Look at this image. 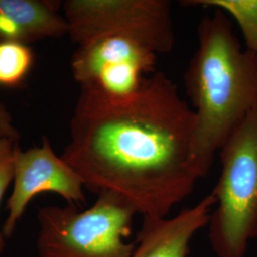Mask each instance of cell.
<instances>
[{
  "label": "cell",
  "mask_w": 257,
  "mask_h": 257,
  "mask_svg": "<svg viewBox=\"0 0 257 257\" xmlns=\"http://www.w3.org/2000/svg\"><path fill=\"white\" fill-rule=\"evenodd\" d=\"M61 157L97 195L116 194L142 217H167L203 178L195 115L163 72L127 100L81 90Z\"/></svg>",
  "instance_id": "cell-1"
},
{
  "label": "cell",
  "mask_w": 257,
  "mask_h": 257,
  "mask_svg": "<svg viewBox=\"0 0 257 257\" xmlns=\"http://www.w3.org/2000/svg\"><path fill=\"white\" fill-rule=\"evenodd\" d=\"M211 10L197 26L198 45L183 76L195 115L194 152L204 177L257 102V58L242 48L232 20Z\"/></svg>",
  "instance_id": "cell-2"
},
{
  "label": "cell",
  "mask_w": 257,
  "mask_h": 257,
  "mask_svg": "<svg viewBox=\"0 0 257 257\" xmlns=\"http://www.w3.org/2000/svg\"><path fill=\"white\" fill-rule=\"evenodd\" d=\"M209 240L218 257H245L257 236V102L221 147Z\"/></svg>",
  "instance_id": "cell-3"
},
{
  "label": "cell",
  "mask_w": 257,
  "mask_h": 257,
  "mask_svg": "<svg viewBox=\"0 0 257 257\" xmlns=\"http://www.w3.org/2000/svg\"><path fill=\"white\" fill-rule=\"evenodd\" d=\"M134 207L113 193L97 195L91 208L48 206L39 209L37 250L39 257H131Z\"/></svg>",
  "instance_id": "cell-4"
},
{
  "label": "cell",
  "mask_w": 257,
  "mask_h": 257,
  "mask_svg": "<svg viewBox=\"0 0 257 257\" xmlns=\"http://www.w3.org/2000/svg\"><path fill=\"white\" fill-rule=\"evenodd\" d=\"M68 35L77 46L105 36L132 38L156 55L175 44L172 2L168 0H67Z\"/></svg>",
  "instance_id": "cell-5"
},
{
  "label": "cell",
  "mask_w": 257,
  "mask_h": 257,
  "mask_svg": "<svg viewBox=\"0 0 257 257\" xmlns=\"http://www.w3.org/2000/svg\"><path fill=\"white\" fill-rule=\"evenodd\" d=\"M157 55L132 38L105 36L77 46L72 74L83 91L110 100H127L156 73Z\"/></svg>",
  "instance_id": "cell-6"
},
{
  "label": "cell",
  "mask_w": 257,
  "mask_h": 257,
  "mask_svg": "<svg viewBox=\"0 0 257 257\" xmlns=\"http://www.w3.org/2000/svg\"><path fill=\"white\" fill-rule=\"evenodd\" d=\"M84 184L74 169L55 153L47 137L40 146L16 149L14 188L7 201L8 215L2 226L4 237L14 235L29 203L43 193H55L69 204L81 207L86 202Z\"/></svg>",
  "instance_id": "cell-7"
},
{
  "label": "cell",
  "mask_w": 257,
  "mask_h": 257,
  "mask_svg": "<svg viewBox=\"0 0 257 257\" xmlns=\"http://www.w3.org/2000/svg\"><path fill=\"white\" fill-rule=\"evenodd\" d=\"M215 202L211 193L174 217H143L131 257H188L192 239L208 226Z\"/></svg>",
  "instance_id": "cell-8"
},
{
  "label": "cell",
  "mask_w": 257,
  "mask_h": 257,
  "mask_svg": "<svg viewBox=\"0 0 257 257\" xmlns=\"http://www.w3.org/2000/svg\"><path fill=\"white\" fill-rule=\"evenodd\" d=\"M61 4L41 0H0V42L32 43L68 35Z\"/></svg>",
  "instance_id": "cell-9"
},
{
  "label": "cell",
  "mask_w": 257,
  "mask_h": 257,
  "mask_svg": "<svg viewBox=\"0 0 257 257\" xmlns=\"http://www.w3.org/2000/svg\"><path fill=\"white\" fill-rule=\"evenodd\" d=\"M186 7L220 10L234 19L241 30L245 49L257 58V0H183Z\"/></svg>",
  "instance_id": "cell-10"
},
{
  "label": "cell",
  "mask_w": 257,
  "mask_h": 257,
  "mask_svg": "<svg viewBox=\"0 0 257 257\" xmlns=\"http://www.w3.org/2000/svg\"><path fill=\"white\" fill-rule=\"evenodd\" d=\"M33 61V52L26 44L0 42V86H18L31 70Z\"/></svg>",
  "instance_id": "cell-11"
},
{
  "label": "cell",
  "mask_w": 257,
  "mask_h": 257,
  "mask_svg": "<svg viewBox=\"0 0 257 257\" xmlns=\"http://www.w3.org/2000/svg\"><path fill=\"white\" fill-rule=\"evenodd\" d=\"M19 140L0 138V205L10 184L14 181L15 153ZM6 247V238L0 230V255Z\"/></svg>",
  "instance_id": "cell-12"
},
{
  "label": "cell",
  "mask_w": 257,
  "mask_h": 257,
  "mask_svg": "<svg viewBox=\"0 0 257 257\" xmlns=\"http://www.w3.org/2000/svg\"><path fill=\"white\" fill-rule=\"evenodd\" d=\"M0 138L19 140L20 135L15 126L13 116L7 107L0 102Z\"/></svg>",
  "instance_id": "cell-13"
}]
</instances>
